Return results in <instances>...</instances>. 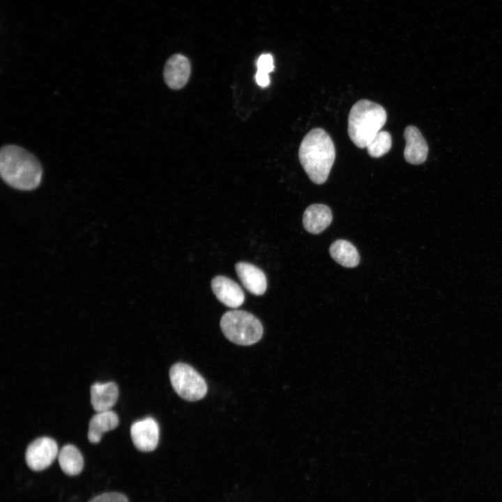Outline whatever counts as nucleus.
Returning a JSON list of instances; mask_svg holds the SVG:
<instances>
[{"label":"nucleus","mask_w":502,"mask_h":502,"mask_svg":"<svg viewBox=\"0 0 502 502\" xmlns=\"http://www.w3.org/2000/svg\"><path fill=\"white\" fill-rule=\"evenodd\" d=\"M0 174L3 181L12 188L31 190L40 185L43 168L38 160L24 149L6 145L0 151Z\"/></svg>","instance_id":"obj_1"},{"label":"nucleus","mask_w":502,"mask_h":502,"mask_svg":"<svg viewBox=\"0 0 502 502\" xmlns=\"http://www.w3.org/2000/svg\"><path fill=\"white\" fill-rule=\"evenodd\" d=\"M298 157L312 182L317 184L325 183L335 158V149L331 137L321 128L311 130L301 143Z\"/></svg>","instance_id":"obj_2"},{"label":"nucleus","mask_w":502,"mask_h":502,"mask_svg":"<svg viewBox=\"0 0 502 502\" xmlns=\"http://www.w3.org/2000/svg\"><path fill=\"white\" fill-rule=\"evenodd\" d=\"M387 114L380 105L360 100L351 107L348 117V135L359 148H366L370 141L386 123Z\"/></svg>","instance_id":"obj_3"},{"label":"nucleus","mask_w":502,"mask_h":502,"mask_svg":"<svg viewBox=\"0 0 502 502\" xmlns=\"http://www.w3.org/2000/svg\"><path fill=\"white\" fill-rule=\"evenodd\" d=\"M220 328L229 340L243 346L257 342L263 335L261 321L252 314L243 310L225 312L220 320Z\"/></svg>","instance_id":"obj_4"},{"label":"nucleus","mask_w":502,"mask_h":502,"mask_svg":"<svg viewBox=\"0 0 502 502\" xmlns=\"http://www.w3.org/2000/svg\"><path fill=\"white\" fill-rule=\"evenodd\" d=\"M169 375L173 388L183 399L197 401L206 395L207 385L204 379L190 365L177 363L171 367Z\"/></svg>","instance_id":"obj_5"},{"label":"nucleus","mask_w":502,"mask_h":502,"mask_svg":"<svg viewBox=\"0 0 502 502\" xmlns=\"http://www.w3.org/2000/svg\"><path fill=\"white\" fill-rule=\"evenodd\" d=\"M58 454L56 442L50 437L43 436L35 439L28 446L25 460L31 469L40 471L50 466Z\"/></svg>","instance_id":"obj_6"},{"label":"nucleus","mask_w":502,"mask_h":502,"mask_svg":"<svg viewBox=\"0 0 502 502\" xmlns=\"http://www.w3.org/2000/svg\"><path fill=\"white\" fill-rule=\"evenodd\" d=\"M159 426L153 418H146L132 423L130 436L136 448L143 452L155 449L159 441Z\"/></svg>","instance_id":"obj_7"},{"label":"nucleus","mask_w":502,"mask_h":502,"mask_svg":"<svg viewBox=\"0 0 502 502\" xmlns=\"http://www.w3.org/2000/svg\"><path fill=\"white\" fill-rule=\"evenodd\" d=\"M211 288L218 300L227 307L236 308L245 301L241 287L227 277L218 275L213 277Z\"/></svg>","instance_id":"obj_8"},{"label":"nucleus","mask_w":502,"mask_h":502,"mask_svg":"<svg viewBox=\"0 0 502 502\" xmlns=\"http://www.w3.org/2000/svg\"><path fill=\"white\" fill-rule=\"evenodd\" d=\"M190 75V61L185 56L177 54L167 60L164 69V79L169 88L181 89L188 82Z\"/></svg>","instance_id":"obj_9"},{"label":"nucleus","mask_w":502,"mask_h":502,"mask_svg":"<svg viewBox=\"0 0 502 502\" xmlns=\"http://www.w3.org/2000/svg\"><path fill=\"white\" fill-rule=\"evenodd\" d=\"M404 137L406 141L404 151L406 161L412 165L424 162L427 157L428 146L418 128L413 126H407Z\"/></svg>","instance_id":"obj_10"},{"label":"nucleus","mask_w":502,"mask_h":502,"mask_svg":"<svg viewBox=\"0 0 502 502\" xmlns=\"http://www.w3.org/2000/svg\"><path fill=\"white\" fill-rule=\"evenodd\" d=\"M236 274L243 287L256 296L264 294L267 287L264 273L256 266L247 262H238L235 266Z\"/></svg>","instance_id":"obj_11"},{"label":"nucleus","mask_w":502,"mask_h":502,"mask_svg":"<svg viewBox=\"0 0 502 502\" xmlns=\"http://www.w3.org/2000/svg\"><path fill=\"white\" fill-rule=\"evenodd\" d=\"M91 403L96 412L111 410L119 397V389L116 383H95L91 386Z\"/></svg>","instance_id":"obj_12"},{"label":"nucleus","mask_w":502,"mask_h":502,"mask_svg":"<svg viewBox=\"0 0 502 502\" xmlns=\"http://www.w3.org/2000/svg\"><path fill=\"white\" fill-rule=\"evenodd\" d=\"M332 220L333 215L328 206L314 204L305 209L303 223L306 231L317 234L325 230L330 225Z\"/></svg>","instance_id":"obj_13"},{"label":"nucleus","mask_w":502,"mask_h":502,"mask_svg":"<svg viewBox=\"0 0 502 502\" xmlns=\"http://www.w3.org/2000/svg\"><path fill=\"white\" fill-rule=\"evenodd\" d=\"M119 425L117 414L112 411L97 412L90 420L89 424L88 439L92 443L100 441L104 433L113 430Z\"/></svg>","instance_id":"obj_14"},{"label":"nucleus","mask_w":502,"mask_h":502,"mask_svg":"<svg viewBox=\"0 0 502 502\" xmlns=\"http://www.w3.org/2000/svg\"><path fill=\"white\" fill-rule=\"evenodd\" d=\"M332 258L342 266L353 268L360 261L357 249L349 241L338 239L334 241L329 249Z\"/></svg>","instance_id":"obj_15"},{"label":"nucleus","mask_w":502,"mask_h":502,"mask_svg":"<svg viewBox=\"0 0 502 502\" xmlns=\"http://www.w3.org/2000/svg\"><path fill=\"white\" fill-rule=\"evenodd\" d=\"M58 461L61 470L68 476L79 474L84 466V459L80 451L73 445H66L58 454Z\"/></svg>","instance_id":"obj_16"},{"label":"nucleus","mask_w":502,"mask_h":502,"mask_svg":"<svg viewBox=\"0 0 502 502\" xmlns=\"http://www.w3.org/2000/svg\"><path fill=\"white\" fill-rule=\"evenodd\" d=\"M392 139L387 131L380 130L368 143L367 153L373 158H379L387 153L391 148Z\"/></svg>","instance_id":"obj_17"},{"label":"nucleus","mask_w":502,"mask_h":502,"mask_svg":"<svg viewBox=\"0 0 502 502\" xmlns=\"http://www.w3.org/2000/svg\"><path fill=\"white\" fill-rule=\"evenodd\" d=\"M257 71L269 74L274 70L273 57L271 54H262L257 61Z\"/></svg>","instance_id":"obj_18"},{"label":"nucleus","mask_w":502,"mask_h":502,"mask_svg":"<svg viewBox=\"0 0 502 502\" xmlns=\"http://www.w3.org/2000/svg\"><path fill=\"white\" fill-rule=\"evenodd\" d=\"M89 502H128V500L121 493L107 492L93 497Z\"/></svg>","instance_id":"obj_19"},{"label":"nucleus","mask_w":502,"mask_h":502,"mask_svg":"<svg viewBox=\"0 0 502 502\" xmlns=\"http://www.w3.org/2000/svg\"><path fill=\"white\" fill-rule=\"evenodd\" d=\"M255 80L259 86L261 87H266L270 84L269 74L257 71L255 75Z\"/></svg>","instance_id":"obj_20"}]
</instances>
